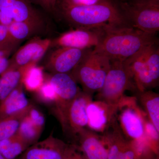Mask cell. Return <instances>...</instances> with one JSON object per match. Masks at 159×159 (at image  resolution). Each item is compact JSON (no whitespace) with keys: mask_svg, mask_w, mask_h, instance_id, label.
I'll use <instances>...</instances> for the list:
<instances>
[{"mask_svg":"<svg viewBox=\"0 0 159 159\" xmlns=\"http://www.w3.org/2000/svg\"><path fill=\"white\" fill-rule=\"evenodd\" d=\"M55 13L76 29L129 26L119 6L112 0L90 6L57 7Z\"/></svg>","mask_w":159,"mask_h":159,"instance_id":"1","label":"cell"},{"mask_svg":"<svg viewBox=\"0 0 159 159\" xmlns=\"http://www.w3.org/2000/svg\"><path fill=\"white\" fill-rule=\"evenodd\" d=\"M104 30L101 41L93 50L111 61H124L149 45L158 43L155 35L130 26L109 27Z\"/></svg>","mask_w":159,"mask_h":159,"instance_id":"2","label":"cell"},{"mask_svg":"<svg viewBox=\"0 0 159 159\" xmlns=\"http://www.w3.org/2000/svg\"><path fill=\"white\" fill-rule=\"evenodd\" d=\"M111 65V61L93 49L71 72L82 91L93 96L103 85Z\"/></svg>","mask_w":159,"mask_h":159,"instance_id":"3","label":"cell"},{"mask_svg":"<svg viewBox=\"0 0 159 159\" xmlns=\"http://www.w3.org/2000/svg\"><path fill=\"white\" fill-rule=\"evenodd\" d=\"M136 89L124 61H111L103 85L97 93V100L109 105L119 106L125 91Z\"/></svg>","mask_w":159,"mask_h":159,"instance_id":"4","label":"cell"},{"mask_svg":"<svg viewBox=\"0 0 159 159\" xmlns=\"http://www.w3.org/2000/svg\"><path fill=\"white\" fill-rule=\"evenodd\" d=\"M128 26L155 35L159 31V4L122 2L119 6Z\"/></svg>","mask_w":159,"mask_h":159,"instance_id":"5","label":"cell"},{"mask_svg":"<svg viewBox=\"0 0 159 159\" xmlns=\"http://www.w3.org/2000/svg\"><path fill=\"white\" fill-rule=\"evenodd\" d=\"M46 77L56 93L54 113L61 123L71 102L81 90L70 73H51Z\"/></svg>","mask_w":159,"mask_h":159,"instance_id":"6","label":"cell"},{"mask_svg":"<svg viewBox=\"0 0 159 159\" xmlns=\"http://www.w3.org/2000/svg\"><path fill=\"white\" fill-rule=\"evenodd\" d=\"M92 100V96L83 91L80 92L71 102L61 123L64 131L77 136L80 132L87 128L86 108Z\"/></svg>","mask_w":159,"mask_h":159,"instance_id":"7","label":"cell"},{"mask_svg":"<svg viewBox=\"0 0 159 159\" xmlns=\"http://www.w3.org/2000/svg\"><path fill=\"white\" fill-rule=\"evenodd\" d=\"M104 29H76L65 32L51 41V46L78 49L95 48L101 41Z\"/></svg>","mask_w":159,"mask_h":159,"instance_id":"8","label":"cell"},{"mask_svg":"<svg viewBox=\"0 0 159 159\" xmlns=\"http://www.w3.org/2000/svg\"><path fill=\"white\" fill-rule=\"evenodd\" d=\"M92 50V48H58L49 56L45 68L52 74L70 73Z\"/></svg>","mask_w":159,"mask_h":159,"instance_id":"9","label":"cell"},{"mask_svg":"<svg viewBox=\"0 0 159 159\" xmlns=\"http://www.w3.org/2000/svg\"><path fill=\"white\" fill-rule=\"evenodd\" d=\"M51 41L39 37L30 40L9 58L8 67L18 68L31 64H37L51 46Z\"/></svg>","mask_w":159,"mask_h":159,"instance_id":"10","label":"cell"},{"mask_svg":"<svg viewBox=\"0 0 159 159\" xmlns=\"http://www.w3.org/2000/svg\"><path fill=\"white\" fill-rule=\"evenodd\" d=\"M132 103L129 104L124 97L120 101L119 108L121 109L119 120L124 133L130 139L139 140L145 135L144 116L141 111Z\"/></svg>","mask_w":159,"mask_h":159,"instance_id":"11","label":"cell"},{"mask_svg":"<svg viewBox=\"0 0 159 159\" xmlns=\"http://www.w3.org/2000/svg\"><path fill=\"white\" fill-rule=\"evenodd\" d=\"M66 146L52 134L28 147L16 159H63Z\"/></svg>","mask_w":159,"mask_h":159,"instance_id":"12","label":"cell"},{"mask_svg":"<svg viewBox=\"0 0 159 159\" xmlns=\"http://www.w3.org/2000/svg\"><path fill=\"white\" fill-rule=\"evenodd\" d=\"M0 14L13 21L43 24L42 17L32 6L30 0H0Z\"/></svg>","mask_w":159,"mask_h":159,"instance_id":"13","label":"cell"},{"mask_svg":"<svg viewBox=\"0 0 159 159\" xmlns=\"http://www.w3.org/2000/svg\"><path fill=\"white\" fill-rule=\"evenodd\" d=\"M118 108L119 106L109 105L100 100H92L86 108L88 127L95 132H104L115 121Z\"/></svg>","mask_w":159,"mask_h":159,"instance_id":"14","label":"cell"},{"mask_svg":"<svg viewBox=\"0 0 159 159\" xmlns=\"http://www.w3.org/2000/svg\"><path fill=\"white\" fill-rule=\"evenodd\" d=\"M145 48L124 61L131 78L139 92L148 90L157 86L145 63Z\"/></svg>","mask_w":159,"mask_h":159,"instance_id":"15","label":"cell"},{"mask_svg":"<svg viewBox=\"0 0 159 159\" xmlns=\"http://www.w3.org/2000/svg\"><path fill=\"white\" fill-rule=\"evenodd\" d=\"M22 83L0 101V120L27 112L31 104L26 97Z\"/></svg>","mask_w":159,"mask_h":159,"instance_id":"16","label":"cell"},{"mask_svg":"<svg viewBox=\"0 0 159 159\" xmlns=\"http://www.w3.org/2000/svg\"><path fill=\"white\" fill-rule=\"evenodd\" d=\"M81 146L89 159H107L108 152L102 145L98 135L89 128L78 134Z\"/></svg>","mask_w":159,"mask_h":159,"instance_id":"17","label":"cell"},{"mask_svg":"<svg viewBox=\"0 0 159 159\" xmlns=\"http://www.w3.org/2000/svg\"><path fill=\"white\" fill-rule=\"evenodd\" d=\"M28 65L18 68L8 67L0 75V101L22 82L23 74Z\"/></svg>","mask_w":159,"mask_h":159,"instance_id":"18","label":"cell"},{"mask_svg":"<svg viewBox=\"0 0 159 159\" xmlns=\"http://www.w3.org/2000/svg\"><path fill=\"white\" fill-rule=\"evenodd\" d=\"M42 25L29 22L13 21L8 26L11 43L17 47L22 41L37 33Z\"/></svg>","mask_w":159,"mask_h":159,"instance_id":"19","label":"cell"},{"mask_svg":"<svg viewBox=\"0 0 159 159\" xmlns=\"http://www.w3.org/2000/svg\"><path fill=\"white\" fill-rule=\"evenodd\" d=\"M139 98L148 120L159 132V94L152 91H145L139 92Z\"/></svg>","mask_w":159,"mask_h":159,"instance_id":"20","label":"cell"},{"mask_svg":"<svg viewBox=\"0 0 159 159\" xmlns=\"http://www.w3.org/2000/svg\"><path fill=\"white\" fill-rule=\"evenodd\" d=\"M45 80L44 67L31 64L27 66L23 74L22 83L24 88L29 92L36 93Z\"/></svg>","mask_w":159,"mask_h":159,"instance_id":"21","label":"cell"},{"mask_svg":"<svg viewBox=\"0 0 159 159\" xmlns=\"http://www.w3.org/2000/svg\"><path fill=\"white\" fill-rule=\"evenodd\" d=\"M29 147L16 133L0 142V154L6 159H16Z\"/></svg>","mask_w":159,"mask_h":159,"instance_id":"22","label":"cell"},{"mask_svg":"<svg viewBox=\"0 0 159 159\" xmlns=\"http://www.w3.org/2000/svg\"><path fill=\"white\" fill-rule=\"evenodd\" d=\"M43 130L34 125L26 114L21 121L16 134L30 146L38 142Z\"/></svg>","mask_w":159,"mask_h":159,"instance_id":"23","label":"cell"},{"mask_svg":"<svg viewBox=\"0 0 159 159\" xmlns=\"http://www.w3.org/2000/svg\"><path fill=\"white\" fill-rule=\"evenodd\" d=\"M157 43L152 44L145 49V61L152 78L157 86L159 79V48Z\"/></svg>","mask_w":159,"mask_h":159,"instance_id":"24","label":"cell"},{"mask_svg":"<svg viewBox=\"0 0 159 159\" xmlns=\"http://www.w3.org/2000/svg\"><path fill=\"white\" fill-rule=\"evenodd\" d=\"M27 112L0 120V142L17 133L21 121Z\"/></svg>","mask_w":159,"mask_h":159,"instance_id":"25","label":"cell"},{"mask_svg":"<svg viewBox=\"0 0 159 159\" xmlns=\"http://www.w3.org/2000/svg\"><path fill=\"white\" fill-rule=\"evenodd\" d=\"M36 96L40 101L47 104H54L56 99V95L53 86L48 79L45 80L37 92Z\"/></svg>","mask_w":159,"mask_h":159,"instance_id":"26","label":"cell"},{"mask_svg":"<svg viewBox=\"0 0 159 159\" xmlns=\"http://www.w3.org/2000/svg\"><path fill=\"white\" fill-rule=\"evenodd\" d=\"M27 116L34 125L43 129L45 123V119L40 110L31 104L27 112Z\"/></svg>","mask_w":159,"mask_h":159,"instance_id":"27","label":"cell"},{"mask_svg":"<svg viewBox=\"0 0 159 159\" xmlns=\"http://www.w3.org/2000/svg\"><path fill=\"white\" fill-rule=\"evenodd\" d=\"M107 1L108 0H57L56 8L69 6H90Z\"/></svg>","mask_w":159,"mask_h":159,"instance_id":"28","label":"cell"},{"mask_svg":"<svg viewBox=\"0 0 159 159\" xmlns=\"http://www.w3.org/2000/svg\"><path fill=\"white\" fill-rule=\"evenodd\" d=\"M7 45H13L17 47L11 42L8 26L0 24V46Z\"/></svg>","mask_w":159,"mask_h":159,"instance_id":"29","label":"cell"},{"mask_svg":"<svg viewBox=\"0 0 159 159\" xmlns=\"http://www.w3.org/2000/svg\"><path fill=\"white\" fill-rule=\"evenodd\" d=\"M50 13H55L57 0H31Z\"/></svg>","mask_w":159,"mask_h":159,"instance_id":"30","label":"cell"},{"mask_svg":"<svg viewBox=\"0 0 159 159\" xmlns=\"http://www.w3.org/2000/svg\"><path fill=\"white\" fill-rule=\"evenodd\" d=\"M121 152L119 144L114 143L110 148L107 159H117Z\"/></svg>","mask_w":159,"mask_h":159,"instance_id":"31","label":"cell"},{"mask_svg":"<svg viewBox=\"0 0 159 159\" xmlns=\"http://www.w3.org/2000/svg\"><path fill=\"white\" fill-rule=\"evenodd\" d=\"M17 47L13 45L0 46V57L3 56H10Z\"/></svg>","mask_w":159,"mask_h":159,"instance_id":"32","label":"cell"},{"mask_svg":"<svg viewBox=\"0 0 159 159\" xmlns=\"http://www.w3.org/2000/svg\"><path fill=\"white\" fill-rule=\"evenodd\" d=\"M9 56H3L0 57V75L3 74L9 67Z\"/></svg>","mask_w":159,"mask_h":159,"instance_id":"33","label":"cell"},{"mask_svg":"<svg viewBox=\"0 0 159 159\" xmlns=\"http://www.w3.org/2000/svg\"><path fill=\"white\" fill-rule=\"evenodd\" d=\"M135 155L133 150H129L121 152L117 159H134Z\"/></svg>","mask_w":159,"mask_h":159,"instance_id":"34","label":"cell"},{"mask_svg":"<svg viewBox=\"0 0 159 159\" xmlns=\"http://www.w3.org/2000/svg\"><path fill=\"white\" fill-rule=\"evenodd\" d=\"M134 2L152 3L159 4V0H131Z\"/></svg>","mask_w":159,"mask_h":159,"instance_id":"35","label":"cell"},{"mask_svg":"<svg viewBox=\"0 0 159 159\" xmlns=\"http://www.w3.org/2000/svg\"><path fill=\"white\" fill-rule=\"evenodd\" d=\"M63 159H74V158L72 157L70 153L69 152L68 149L66 148V149L64 157Z\"/></svg>","mask_w":159,"mask_h":159,"instance_id":"36","label":"cell"},{"mask_svg":"<svg viewBox=\"0 0 159 159\" xmlns=\"http://www.w3.org/2000/svg\"><path fill=\"white\" fill-rule=\"evenodd\" d=\"M0 159H6L4 157L0 154Z\"/></svg>","mask_w":159,"mask_h":159,"instance_id":"37","label":"cell"}]
</instances>
